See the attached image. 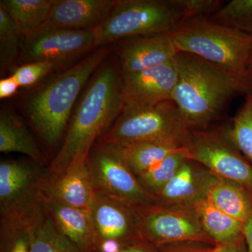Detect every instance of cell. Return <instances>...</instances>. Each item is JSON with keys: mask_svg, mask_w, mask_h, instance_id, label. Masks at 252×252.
I'll return each mask as SVG.
<instances>
[{"mask_svg": "<svg viewBox=\"0 0 252 252\" xmlns=\"http://www.w3.org/2000/svg\"><path fill=\"white\" fill-rule=\"evenodd\" d=\"M177 81L172 100L190 130L218 120L235 96L252 91V77L235 74L195 55L177 52Z\"/></svg>", "mask_w": 252, "mask_h": 252, "instance_id": "obj_1", "label": "cell"}, {"mask_svg": "<svg viewBox=\"0 0 252 252\" xmlns=\"http://www.w3.org/2000/svg\"><path fill=\"white\" fill-rule=\"evenodd\" d=\"M120 65L107 61L94 73L48 174L62 172L78 158H88L93 145L110 128L124 107Z\"/></svg>", "mask_w": 252, "mask_h": 252, "instance_id": "obj_2", "label": "cell"}, {"mask_svg": "<svg viewBox=\"0 0 252 252\" xmlns=\"http://www.w3.org/2000/svg\"><path fill=\"white\" fill-rule=\"evenodd\" d=\"M109 53L110 49L107 46L97 48L30 96L26 102V114L48 147H56L62 140L81 91Z\"/></svg>", "mask_w": 252, "mask_h": 252, "instance_id": "obj_3", "label": "cell"}, {"mask_svg": "<svg viewBox=\"0 0 252 252\" xmlns=\"http://www.w3.org/2000/svg\"><path fill=\"white\" fill-rule=\"evenodd\" d=\"M170 35L177 52L195 55L239 75L251 76L249 67L252 35L213 22L209 18L187 20Z\"/></svg>", "mask_w": 252, "mask_h": 252, "instance_id": "obj_4", "label": "cell"}, {"mask_svg": "<svg viewBox=\"0 0 252 252\" xmlns=\"http://www.w3.org/2000/svg\"><path fill=\"white\" fill-rule=\"evenodd\" d=\"M190 130L173 100L152 105H124L97 142L124 147L146 141H170L185 147Z\"/></svg>", "mask_w": 252, "mask_h": 252, "instance_id": "obj_5", "label": "cell"}, {"mask_svg": "<svg viewBox=\"0 0 252 252\" xmlns=\"http://www.w3.org/2000/svg\"><path fill=\"white\" fill-rule=\"evenodd\" d=\"M172 0H117L110 15L94 29L96 47L137 36L170 34L185 22Z\"/></svg>", "mask_w": 252, "mask_h": 252, "instance_id": "obj_6", "label": "cell"}, {"mask_svg": "<svg viewBox=\"0 0 252 252\" xmlns=\"http://www.w3.org/2000/svg\"><path fill=\"white\" fill-rule=\"evenodd\" d=\"M185 149L190 160L252 193V165L232 143L225 128L190 130Z\"/></svg>", "mask_w": 252, "mask_h": 252, "instance_id": "obj_7", "label": "cell"}, {"mask_svg": "<svg viewBox=\"0 0 252 252\" xmlns=\"http://www.w3.org/2000/svg\"><path fill=\"white\" fill-rule=\"evenodd\" d=\"M87 165L95 191L135 207L156 203L154 195L142 187L114 147L96 142L89 152Z\"/></svg>", "mask_w": 252, "mask_h": 252, "instance_id": "obj_8", "label": "cell"}, {"mask_svg": "<svg viewBox=\"0 0 252 252\" xmlns=\"http://www.w3.org/2000/svg\"><path fill=\"white\" fill-rule=\"evenodd\" d=\"M137 210L142 240L157 248L180 242L215 245L204 230L193 207L167 206L154 203L137 207Z\"/></svg>", "mask_w": 252, "mask_h": 252, "instance_id": "obj_9", "label": "cell"}, {"mask_svg": "<svg viewBox=\"0 0 252 252\" xmlns=\"http://www.w3.org/2000/svg\"><path fill=\"white\" fill-rule=\"evenodd\" d=\"M90 212L98 252H119L143 240L137 207L95 191Z\"/></svg>", "mask_w": 252, "mask_h": 252, "instance_id": "obj_10", "label": "cell"}, {"mask_svg": "<svg viewBox=\"0 0 252 252\" xmlns=\"http://www.w3.org/2000/svg\"><path fill=\"white\" fill-rule=\"evenodd\" d=\"M94 30L41 29L23 36L21 54L28 63L64 67L95 48Z\"/></svg>", "mask_w": 252, "mask_h": 252, "instance_id": "obj_11", "label": "cell"}, {"mask_svg": "<svg viewBox=\"0 0 252 252\" xmlns=\"http://www.w3.org/2000/svg\"><path fill=\"white\" fill-rule=\"evenodd\" d=\"M44 174L31 162H0L1 215L32 217L42 207L40 193Z\"/></svg>", "mask_w": 252, "mask_h": 252, "instance_id": "obj_12", "label": "cell"}, {"mask_svg": "<svg viewBox=\"0 0 252 252\" xmlns=\"http://www.w3.org/2000/svg\"><path fill=\"white\" fill-rule=\"evenodd\" d=\"M122 78L124 105H152L172 100L177 72L172 61Z\"/></svg>", "mask_w": 252, "mask_h": 252, "instance_id": "obj_13", "label": "cell"}, {"mask_svg": "<svg viewBox=\"0 0 252 252\" xmlns=\"http://www.w3.org/2000/svg\"><path fill=\"white\" fill-rule=\"evenodd\" d=\"M87 158H78L59 173L45 174L41 182V193L68 206L90 210L95 190Z\"/></svg>", "mask_w": 252, "mask_h": 252, "instance_id": "obj_14", "label": "cell"}, {"mask_svg": "<svg viewBox=\"0 0 252 252\" xmlns=\"http://www.w3.org/2000/svg\"><path fill=\"white\" fill-rule=\"evenodd\" d=\"M118 53L122 75H126L170 62L177 51L170 34H160L124 39Z\"/></svg>", "mask_w": 252, "mask_h": 252, "instance_id": "obj_15", "label": "cell"}, {"mask_svg": "<svg viewBox=\"0 0 252 252\" xmlns=\"http://www.w3.org/2000/svg\"><path fill=\"white\" fill-rule=\"evenodd\" d=\"M117 1L55 0L41 29H95L110 15Z\"/></svg>", "mask_w": 252, "mask_h": 252, "instance_id": "obj_16", "label": "cell"}, {"mask_svg": "<svg viewBox=\"0 0 252 252\" xmlns=\"http://www.w3.org/2000/svg\"><path fill=\"white\" fill-rule=\"evenodd\" d=\"M41 203L61 231L80 252H98L90 210L68 206L40 193Z\"/></svg>", "mask_w": 252, "mask_h": 252, "instance_id": "obj_17", "label": "cell"}, {"mask_svg": "<svg viewBox=\"0 0 252 252\" xmlns=\"http://www.w3.org/2000/svg\"><path fill=\"white\" fill-rule=\"evenodd\" d=\"M204 198L220 211L245 223L252 213V193L244 186L225 180L205 167Z\"/></svg>", "mask_w": 252, "mask_h": 252, "instance_id": "obj_18", "label": "cell"}, {"mask_svg": "<svg viewBox=\"0 0 252 252\" xmlns=\"http://www.w3.org/2000/svg\"><path fill=\"white\" fill-rule=\"evenodd\" d=\"M205 167L189 159L180 171L154 197L156 203L167 206L193 207L204 198Z\"/></svg>", "mask_w": 252, "mask_h": 252, "instance_id": "obj_19", "label": "cell"}, {"mask_svg": "<svg viewBox=\"0 0 252 252\" xmlns=\"http://www.w3.org/2000/svg\"><path fill=\"white\" fill-rule=\"evenodd\" d=\"M0 152L24 154L38 163L46 162L45 157L24 123L9 110L1 111L0 114Z\"/></svg>", "mask_w": 252, "mask_h": 252, "instance_id": "obj_20", "label": "cell"}, {"mask_svg": "<svg viewBox=\"0 0 252 252\" xmlns=\"http://www.w3.org/2000/svg\"><path fill=\"white\" fill-rule=\"evenodd\" d=\"M193 207L215 245L233 243L244 238L243 222L220 211L207 199H200Z\"/></svg>", "mask_w": 252, "mask_h": 252, "instance_id": "obj_21", "label": "cell"}, {"mask_svg": "<svg viewBox=\"0 0 252 252\" xmlns=\"http://www.w3.org/2000/svg\"><path fill=\"white\" fill-rule=\"evenodd\" d=\"M185 147L176 142L157 140L146 141L114 148L117 149L127 166L137 177L167 156Z\"/></svg>", "mask_w": 252, "mask_h": 252, "instance_id": "obj_22", "label": "cell"}, {"mask_svg": "<svg viewBox=\"0 0 252 252\" xmlns=\"http://www.w3.org/2000/svg\"><path fill=\"white\" fill-rule=\"evenodd\" d=\"M55 0H1L0 7L9 14L23 36L39 31L45 24Z\"/></svg>", "mask_w": 252, "mask_h": 252, "instance_id": "obj_23", "label": "cell"}, {"mask_svg": "<svg viewBox=\"0 0 252 252\" xmlns=\"http://www.w3.org/2000/svg\"><path fill=\"white\" fill-rule=\"evenodd\" d=\"M31 252H80L63 234L52 218L42 207V210L36 215L32 225Z\"/></svg>", "mask_w": 252, "mask_h": 252, "instance_id": "obj_24", "label": "cell"}, {"mask_svg": "<svg viewBox=\"0 0 252 252\" xmlns=\"http://www.w3.org/2000/svg\"><path fill=\"white\" fill-rule=\"evenodd\" d=\"M41 209L31 217L1 215L0 252H31L32 225Z\"/></svg>", "mask_w": 252, "mask_h": 252, "instance_id": "obj_25", "label": "cell"}, {"mask_svg": "<svg viewBox=\"0 0 252 252\" xmlns=\"http://www.w3.org/2000/svg\"><path fill=\"white\" fill-rule=\"evenodd\" d=\"M189 159L185 147L167 156L137 178L145 190L154 196L178 173Z\"/></svg>", "mask_w": 252, "mask_h": 252, "instance_id": "obj_26", "label": "cell"}, {"mask_svg": "<svg viewBox=\"0 0 252 252\" xmlns=\"http://www.w3.org/2000/svg\"><path fill=\"white\" fill-rule=\"evenodd\" d=\"M225 131L232 143L252 163V91L247 94L245 102Z\"/></svg>", "mask_w": 252, "mask_h": 252, "instance_id": "obj_27", "label": "cell"}, {"mask_svg": "<svg viewBox=\"0 0 252 252\" xmlns=\"http://www.w3.org/2000/svg\"><path fill=\"white\" fill-rule=\"evenodd\" d=\"M23 34L16 23L0 7V70L1 74L14 65L22 44Z\"/></svg>", "mask_w": 252, "mask_h": 252, "instance_id": "obj_28", "label": "cell"}, {"mask_svg": "<svg viewBox=\"0 0 252 252\" xmlns=\"http://www.w3.org/2000/svg\"><path fill=\"white\" fill-rule=\"evenodd\" d=\"M209 18L213 22L252 35V0H232Z\"/></svg>", "mask_w": 252, "mask_h": 252, "instance_id": "obj_29", "label": "cell"}, {"mask_svg": "<svg viewBox=\"0 0 252 252\" xmlns=\"http://www.w3.org/2000/svg\"><path fill=\"white\" fill-rule=\"evenodd\" d=\"M183 12L185 21L193 18H210L224 4L220 0H172Z\"/></svg>", "mask_w": 252, "mask_h": 252, "instance_id": "obj_30", "label": "cell"}, {"mask_svg": "<svg viewBox=\"0 0 252 252\" xmlns=\"http://www.w3.org/2000/svg\"><path fill=\"white\" fill-rule=\"evenodd\" d=\"M54 71V67L49 63H28L15 68L12 76L17 81L20 87H30Z\"/></svg>", "mask_w": 252, "mask_h": 252, "instance_id": "obj_31", "label": "cell"}, {"mask_svg": "<svg viewBox=\"0 0 252 252\" xmlns=\"http://www.w3.org/2000/svg\"><path fill=\"white\" fill-rule=\"evenodd\" d=\"M215 246L200 242H180L158 247L157 252H214Z\"/></svg>", "mask_w": 252, "mask_h": 252, "instance_id": "obj_32", "label": "cell"}, {"mask_svg": "<svg viewBox=\"0 0 252 252\" xmlns=\"http://www.w3.org/2000/svg\"><path fill=\"white\" fill-rule=\"evenodd\" d=\"M19 84L14 76L0 80V98H9L17 92Z\"/></svg>", "mask_w": 252, "mask_h": 252, "instance_id": "obj_33", "label": "cell"}, {"mask_svg": "<svg viewBox=\"0 0 252 252\" xmlns=\"http://www.w3.org/2000/svg\"><path fill=\"white\" fill-rule=\"evenodd\" d=\"M214 252H248L245 238L230 244L216 245Z\"/></svg>", "mask_w": 252, "mask_h": 252, "instance_id": "obj_34", "label": "cell"}, {"mask_svg": "<svg viewBox=\"0 0 252 252\" xmlns=\"http://www.w3.org/2000/svg\"><path fill=\"white\" fill-rule=\"evenodd\" d=\"M119 252H157V248L147 241L139 240L127 245Z\"/></svg>", "mask_w": 252, "mask_h": 252, "instance_id": "obj_35", "label": "cell"}, {"mask_svg": "<svg viewBox=\"0 0 252 252\" xmlns=\"http://www.w3.org/2000/svg\"><path fill=\"white\" fill-rule=\"evenodd\" d=\"M243 236L246 243L248 252H252V213L244 223Z\"/></svg>", "mask_w": 252, "mask_h": 252, "instance_id": "obj_36", "label": "cell"}, {"mask_svg": "<svg viewBox=\"0 0 252 252\" xmlns=\"http://www.w3.org/2000/svg\"><path fill=\"white\" fill-rule=\"evenodd\" d=\"M249 72L252 77V48L251 55H250V67H249Z\"/></svg>", "mask_w": 252, "mask_h": 252, "instance_id": "obj_37", "label": "cell"}]
</instances>
